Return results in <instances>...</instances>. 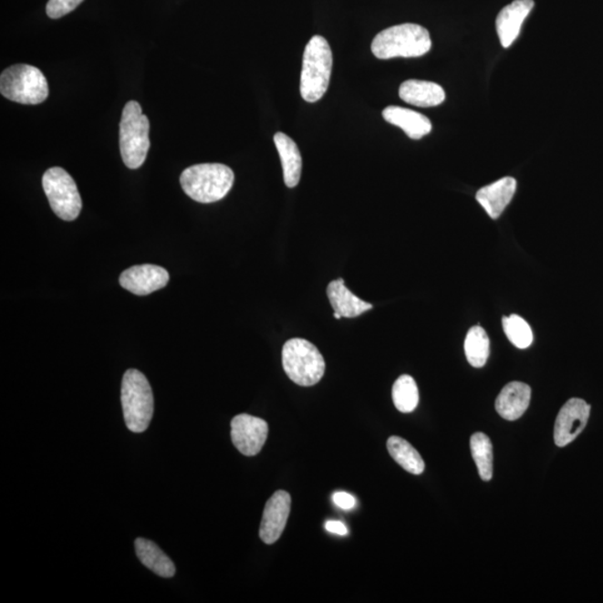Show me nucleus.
Wrapping results in <instances>:
<instances>
[{
    "label": "nucleus",
    "instance_id": "obj_14",
    "mask_svg": "<svg viewBox=\"0 0 603 603\" xmlns=\"http://www.w3.org/2000/svg\"><path fill=\"white\" fill-rule=\"evenodd\" d=\"M517 182L515 178L504 177L495 182L487 184L476 193V201L485 209L487 215L497 219L510 205L515 197Z\"/></svg>",
    "mask_w": 603,
    "mask_h": 603
},
{
    "label": "nucleus",
    "instance_id": "obj_26",
    "mask_svg": "<svg viewBox=\"0 0 603 603\" xmlns=\"http://www.w3.org/2000/svg\"><path fill=\"white\" fill-rule=\"evenodd\" d=\"M83 0H49L47 14L49 18L57 19L74 11Z\"/></svg>",
    "mask_w": 603,
    "mask_h": 603
},
{
    "label": "nucleus",
    "instance_id": "obj_9",
    "mask_svg": "<svg viewBox=\"0 0 603 603\" xmlns=\"http://www.w3.org/2000/svg\"><path fill=\"white\" fill-rule=\"evenodd\" d=\"M232 441L243 455L256 456L267 441L268 423L262 418L242 413L233 418Z\"/></svg>",
    "mask_w": 603,
    "mask_h": 603
},
{
    "label": "nucleus",
    "instance_id": "obj_17",
    "mask_svg": "<svg viewBox=\"0 0 603 603\" xmlns=\"http://www.w3.org/2000/svg\"><path fill=\"white\" fill-rule=\"evenodd\" d=\"M399 97L406 103L421 108L440 106L446 99V93L440 84L410 79L399 88Z\"/></svg>",
    "mask_w": 603,
    "mask_h": 603
},
{
    "label": "nucleus",
    "instance_id": "obj_4",
    "mask_svg": "<svg viewBox=\"0 0 603 603\" xmlns=\"http://www.w3.org/2000/svg\"><path fill=\"white\" fill-rule=\"evenodd\" d=\"M121 402L128 430L138 433L146 431L153 417V393L146 376L136 369H129L124 373Z\"/></svg>",
    "mask_w": 603,
    "mask_h": 603
},
{
    "label": "nucleus",
    "instance_id": "obj_13",
    "mask_svg": "<svg viewBox=\"0 0 603 603\" xmlns=\"http://www.w3.org/2000/svg\"><path fill=\"white\" fill-rule=\"evenodd\" d=\"M535 5L533 0H515L498 14L496 31L503 47L508 48L515 43Z\"/></svg>",
    "mask_w": 603,
    "mask_h": 603
},
{
    "label": "nucleus",
    "instance_id": "obj_18",
    "mask_svg": "<svg viewBox=\"0 0 603 603\" xmlns=\"http://www.w3.org/2000/svg\"><path fill=\"white\" fill-rule=\"evenodd\" d=\"M327 294L334 312L341 314L342 317H360L373 307L372 304L361 300L348 290L343 278H338L328 284Z\"/></svg>",
    "mask_w": 603,
    "mask_h": 603
},
{
    "label": "nucleus",
    "instance_id": "obj_22",
    "mask_svg": "<svg viewBox=\"0 0 603 603\" xmlns=\"http://www.w3.org/2000/svg\"><path fill=\"white\" fill-rule=\"evenodd\" d=\"M463 347H465L467 361L471 366L482 368L486 365L490 357V338L484 328L480 326L471 327Z\"/></svg>",
    "mask_w": 603,
    "mask_h": 603
},
{
    "label": "nucleus",
    "instance_id": "obj_29",
    "mask_svg": "<svg viewBox=\"0 0 603 603\" xmlns=\"http://www.w3.org/2000/svg\"><path fill=\"white\" fill-rule=\"evenodd\" d=\"M333 317L334 318H337V320H340V318L342 317L341 314H338L337 312H334Z\"/></svg>",
    "mask_w": 603,
    "mask_h": 603
},
{
    "label": "nucleus",
    "instance_id": "obj_25",
    "mask_svg": "<svg viewBox=\"0 0 603 603\" xmlns=\"http://www.w3.org/2000/svg\"><path fill=\"white\" fill-rule=\"evenodd\" d=\"M503 330H504L508 340L518 348H526L532 345L533 332L525 318L516 314L503 317Z\"/></svg>",
    "mask_w": 603,
    "mask_h": 603
},
{
    "label": "nucleus",
    "instance_id": "obj_5",
    "mask_svg": "<svg viewBox=\"0 0 603 603\" xmlns=\"http://www.w3.org/2000/svg\"><path fill=\"white\" fill-rule=\"evenodd\" d=\"M148 117L142 113L140 104L130 101L123 109L120 122V152L124 164L130 169H138L146 161L151 140H149Z\"/></svg>",
    "mask_w": 603,
    "mask_h": 603
},
{
    "label": "nucleus",
    "instance_id": "obj_23",
    "mask_svg": "<svg viewBox=\"0 0 603 603\" xmlns=\"http://www.w3.org/2000/svg\"><path fill=\"white\" fill-rule=\"evenodd\" d=\"M392 400L400 412L408 413L415 411L420 403V391L415 379L408 375L399 377L392 387Z\"/></svg>",
    "mask_w": 603,
    "mask_h": 603
},
{
    "label": "nucleus",
    "instance_id": "obj_28",
    "mask_svg": "<svg viewBox=\"0 0 603 603\" xmlns=\"http://www.w3.org/2000/svg\"><path fill=\"white\" fill-rule=\"evenodd\" d=\"M327 531L333 533V535L345 536L348 535V528L340 521H328L326 525Z\"/></svg>",
    "mask_w": 603,
    "mask_h": 603
},
{
    "label": "nucleus",
    "instance_id": "obj_7",
    "mask_svg": "<svg viewBox=\"0 0 603 603\" xmlns=\"http://www.w3.org/2000/svg\"><path fill=\"white\" fill-rule=\"evenodd\" d=\"M0 92L11 101L35 106L47 99L48 84L41 69L17 64L2 73Z\"/></svg>",
    "mask_w": 603,
    "mask_h": 603
},
{
    "label": "nucleus",
    "instance_id": "obj_8",
    "mask_svg": "<svg viewBox=\"0 0 603 603\" xmlns=\"http://www.w3.org/2000/svg\"><path fill=\"white\" fill-rule=\"evenodd\" d=\"M43 188L55 215L65 222H72L78 217L82 211V199L76 182L64 169H48L43 176Z\"/></svg>",
    "mask_w": 603,
    "mask_h": 603
},
{
    "label": "nucleus",
    "instance_id": "obj_12",
    "mask_svg": "<svg viewBox=\"0 0 603 603\" xmlns=\"http://www.w3.org/2000/svg\"><path fill=\"white\" fill-rule=\"evenodd\" d=\"M168 282L169 273L164 268L151 264L130 267L120 276L121 286L139 296L161 290L166 287Z\"/></svg>",
    "mask_w": 603,
    "mask_h": 603
},
{
    "label": "nucleus",
    "instance_id": "obj_10",
    "mask_svg": "<svg viewBox=\"0 0 603 603\" xmlns=\"http://www.w3.org/2000/svg\"><path fill=\"white\" fill-rule=\"evenodd\" d=\"M590 405L582 399L572 398L561 408L555 426L556 446L566 447L585 430L590 417Z\"/></svg>",
    "mask_w": 603,
    "mask_h": 603
},
{
    "label": "nucleus",
    "instance_id": "obj_24",
    "mask_svg": "<svg viewBox=\"0 0 603 603\" xmlns=\"http://www.w3.org/2000/svg\"><path fill=\"white\" fill-rule=\"evenodd\" d=\"M471 451L476 463L478 474L483 481L488 482L493 477V446L485 433L476 432L471 438Z\"/></svg>",
    "mask_w": 603,
    "mask_h": 603
},
{
    "label": "nucleus",
    "instance_id": "obj_11",
    "mask_svg": "<svg viewBox=\"0 0 603 603\" xmlns=\"http://www.w3.org/2000/svg\"><path fill=\"white\" fill-rule=\"evenodd\" d=\"M292 498L286 491L274 493L264 508L259 536L266 545H273L286 530L288 516L291 513Z\"/></svg>",
    "mask_w": 603,
    "mask_h": 603
},
{
    "label": "nucleus",
    "instance_id": "obj_16",
    "mask_svg": "<svg viewBox=\"0 0 603 603\" xmlns=\"http://www.w3.org/2000/svg\"><path fill=\"white\" fill-rule=\"evenodd\" d=\"M383 119L399 127L413 140H420L431 132V120L423 114L401 107H388L383 109Z\"/></svg>",
    "mask_w": 603,
    "mask_h": 603
},
{
    "label": "nucleus",
    "instance_id": "obj_2",
    "mask_svg": "<svg viewBox=\"0 0 603 603\" xmlns=\"http://www.w3.org/2000/svg\"><path fill=\"white\" fill-rule=\"evenodd\" d=\"M235 174L222 163L196 164L182 173L183 192L194 202L211 203L221 201L231 191Z\"/></svg>",
    "mask_w": 603,
    "mask_h": 603
},
{
    "label": "nucleus",
    "instance_id": "obj_3",
    "mask_svg": "<svg viewBox=\"0 0 603 603\" xmlns=\"http://www.w3.org/2000/svg\"><path fill=\"white\" fill-rule=\"evenodd\" d=\"M333 67L330 45L322 36H313L303 55L301 96L308 103L317 102L327 91Z\"/></svg>",
    "mask_w": 603,
    "mask_h": 603
},
{
    "label": "nucleus",
    "instance_id": "obj_15",
    "mask_svg": "<svg viewBox=\"0 0 603 603\" xmlns=\"http://www.w3.org/2000/svg\"><path fill=\"white\" fill-rule=\"evenodd\" d=\"M531 401V388L526 383L511 382L508 383L495 402L498 415L506 421H515L525 415Z\"/></svg>",
    "mask_w": 603,
    "mask_h": 603
},
{
    "label": "nucleus",
    "instance_id": "obj_19",
    "mask_svg": "<svg viewBox=\"0 0 603 603\" xmlns=\"http://www.w3.org/2000/svg\"><path fill=\"white\" fill-rule=\"evenodd\" d=\"M274 142L280 154L284 182L288 188L296 187L302 173V157L297 144L283 132H277L274 136Z\"/></svg>",
    "mask_w": 603,
    "mask_h": 603
},
{
    "label": "nucleus",
    "instance_id": "obj_1",
    "mask_svg": "<svg viewBox=\"0 0 603 603\" xmlns=\"http://www.w3.org/2000/svg\"><path fill=\"white\" fill-rule=\"evenodd\" d=\"M431 48L430 32L417 24H401L377 35L371 51L379 59L421 57Z\"/></svg>",
    "mask_w": 603,
    "mask_h": 603
},
{
    "label": "nucleus",
    "instance_id": "obj_21",
    "mask_svg": "<svg viewBox=\"0 0 603 603\" xmlns=\"http://www.w3.org/2000/svg\"><path fill=\"white\" fill-rule=\"evenodd\" d=\"M387 448L393 460L411 474L421 475L425 471V462L421 453L403 438L398 436L389 438Z\"/></svg>",
    "mask_w": 603,
    "mask_h": 603
},
{
    "label": "nucleus",
    "instance_id": "obj_27",
    "mask_svg": "<svg viewBox=\"0 0 603 603\" xmlns=\"http://www.w3.org/2000/svg\"><path fill=\"white\" fill-rule=\"evenodd\" d=\"M333 502L338 507L342 510H352L357 505V500L351 494L346 492H337L333 494Z\"/></svg>",
    "mask_w": 603,
    "mask_h": 603
},
{
    "label": "nucleus",
    "instance_id": "obj_20",
    "mask_svg": "<svg viewBox=\"0 0 603 603\" xmlns=\"http://www.w3.org/2000/svg\"><path fill=\"white\" fill-rule=\"evenodd\" d=\"M136 552L139 560L144 567L151 569L157 576L162 577H172L176 575V567L166 553H164L156 543L138 537L136 540Z\"/></svg>",
    "mask_w": 603,
    "mask_h": 603
},
{
    "label": "nucleus",
    "instance_id": "obj_6",
    "mask_svg": "<svg viewBox=\"0 0 603 603\" xmlns=\"http://www.w3.org/2000/svg\"><path fill=\"white\" fill-rule=\"evenodd\" d=\"M284 371L294 383L312 387L321 381L326 361L318 348L304 338H292L283 347Z\"/></svg>",
    "mask_w": 603,
    "mask_h": 603
}]
</instances>
